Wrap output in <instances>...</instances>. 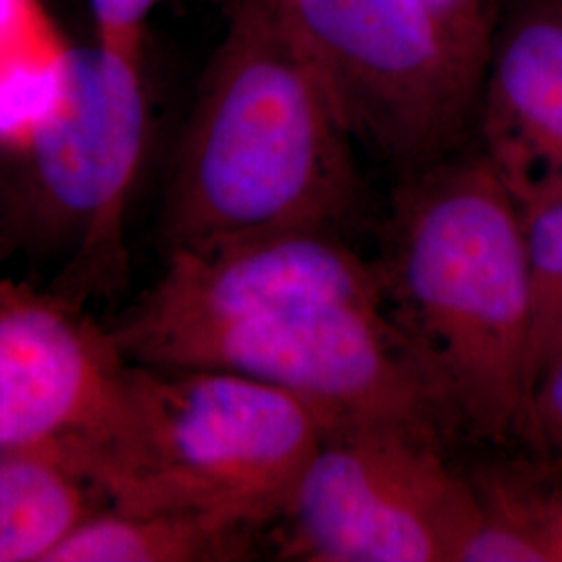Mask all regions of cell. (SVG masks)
Listing matches in <instances>:
<instances>
[{"label": "cell", "instance_id": "e0dca14e", "mask_svg": "<svg viewBox=\"0 0 562 562\" xmlns=\"http://www.w3.org/2000/svg\"><path fill=\"white\" fill-rule=\"evenodd\" d=\"M161 0H88L97 41L120 48H144L146 23Z\"/></svg>", "mask_w": 562, "mask_h": 562}, {"label": "cell", "instance_id": "8992f818", "mask_svg": "<svg viewBox=\"0 0 562 562\" xmlns=\"http://www.w3.org/2000/svg\"><path fill=\"white\" fill-rule=\"evenodd\" d=\"M357 144L402 173L467 148L483 71L422 0H276Z\"/></svg>", "mask_w": 562, "mask_h": 562}, {"label": "cell", "instance_id": "30bf717a", "mask_svg": "<svg viewBox=\"0 0 562 562\" xmlns=\"http://www.w3.org/2000/svg\"><path fill=\"white\" fill-rule=\"evenodd\" d=\"M475 148L521 213L562 201V4L506 0L483 67Z\"/></svg>", "mask_w": 562, "mask_h": 562}, {"label": "cell", "instance_id": "ba28073f", "mask_svg": "<svg viewBox=\"0 0 562 562\" xmlns=\"http://www.w3.org/2000/svg\"><path fill=\"white\" fill-rule=\"evenodd\" d=\"M383 306L378 262L327 227H269L165 250L157 281L111 327L134 341L313 302Z\"/></svg>", "mask_w": 562, "mask_h": 562}, {"label": "cell", "instance_id": "3957f363", "mask_svg": "<svg viewBox=\"0 0 562 562\" xmlns=\"http://www.w3.org/2000/svg\"><path fill=\"white\" fill-rule=\"evenodd\" d=\"M329 423L276 385L211 367L125 362L76 436L104 506L276 525Z\"/></svg>", "mask_w": 562, "mask_h": 562}, {"label": "cell", "instance_id": "5b68a950", "mask_svg": "<svg viewBox=\"0 0 562 562\" xmlns=\"http://www.w3.org/2000/svg\"><path fill=\"white\" fill-rule=\"evenodd\" d=\"M127 361L211 367L276 385L329 427L401 423L440 436L454 417L383 306L313 302L204 323L125 346Z\"/></svg>", "mask_w": 562, "mask_h": 562}, {"label": "cell", "instance_id": "ac0fdd59", "mask_svg": "<svg viewBox=\"0 0 562 562\" xmlns=\"http://www.w3.org/2000/svg\"><path fill=\"white\" fill-rule=\"evenodd\" d=\"M543 542L548 562H562V487L550 485L543 504Z\"/></svg>", "mask_w": 562, "mask_h": 562}, {"label": "cell", "instance_id": "d6986e66", "mask_svg": "<svg viewBox=\"0 0 562 562\" xmlns=\"http://www.w3.org/2000/svg\"><path fill=\"white\" fill-rule=\"evenodd\" d=\"M559 2H561V4H562V0H559Z\"/></svg>", "mask_w": 562, "mask_h": 562}, {"label": "cell", "instance_id": "7a4b0ae2", "mask_svg": "<svg viewBox=\"0 0 562 562\" xmlns=\"http://www.w3.org/2000/svg\"><path fill=\"white\" fill-rule=\"evenodd\" d=\"M383 311L454 422L521 438L529 280L521 209L475 146L402 173L378 261Z\"/></svg>", "mask_w": 562, "mask_h": 562}, {"label": "cell", "instance_id": "2e32d148", "mask_svg": "<svg viewBox=\"0 0 562 562\" xmlns=\"http://www.w3.org/2000/svg\"><path fill=\"white\" fill-rule=\"evenodd\" d=\"M521 438H527L543 454L562 459V355L531 385Z\"/></svg>", "mask_w": 562, "mask_h": 562}, {"label": "cell", "instance_id": "4fadbf2b", "mask_svg": "<svg viewBox=\"0 0 562 562\" xmlns=\"http://www.w3.org/2000/svg\"><path fill=\"white\" fill-rule=\"evenodd\" d=\"M471 483L480 503V525L462 562H548L543 504L550 485L515 467L483 469Z\"/></svg>", "mask_w": 562, "mask_h": 562}, {"label": "cell", "instance_id": "5bb4252c", "mask_svg": "<svg viewBox=\"0 0 562 562\" xmlns=\"http://www.w3.org/2000/svg\"><path fill=\"white\" fill-rule=\"evenodd\" d=\"M529 280V392L562 355V201L522 213Z\"/></svg>", "mask_w": 562, "mask_h": 562}, {"label": "cell", "instance_id": "9a60e30c", "mask_svg": "<svg viewBox=\"0 0 562 562\" xmlns=\"http://www.w3.org/2000/svg\"><path fill=\"white\" fill-rule=\"evenodd\" d=\"M443 32L483 71L506 0H422Z\"/></svg>", "mask_w": 562, "mask_h": 562}, {"label": "cell", "instance_id": "277c9868", "mask_svg": "<svg viewBox=\"0 0 562 562\" xmlns=\"http://www.w3.org/2000/svg\"><path fill=\"white\" fill-rule=\"evenodd\" d=\"M144 48L97 41L60 53L48 102L7 181V227L57 262L71 301L109 296L127 278V213L150 136Z\"/></svg>", "mask_w": 562, "mask_h": 562}, {"label": "cell", "instance_id": "8fae6325", "mask_svg": "<svg viewBox=\"0 0 562 562\" xmlns=\"http://www.w3.org/2000/svg\"><path fill=\"white\" fill-rule=\"evenodd\" d=\"M104 506L76 436L0 448V562H50Z\"/></svg>", "mask_w": 562, "mask_h": 562}, {"label": "cell", "instance_id": "9c48e42d", "mask_svg": "<svg viewBox=\"0 0 562 562\" xmlns=\"http://www.w3.org/2000/svg\"><path fill=\"white\" fill-rule=\"evenodd\" d=\"M127 359L111 327L55 288L0 278V448L80 436Z\"/></svg>", "mask_w": 562, "mask_h": 562}, {"label": "cell", "instance_id": "52a82bcc", "mask_svg": "<svg viewBox=\"0 0 562 562\" xmlns=\"http://www.w3.org/2000/svg\"><path fill=\"white\" fill-rule=\"evenodd\" d=\"M276 525L280 561L462 562L480 503L440 436L346 423L325 431Z\"/></svg>", "mask_w": 562, "mask_h": 562}, {"label": "cell", "instance_id": "7c38bea8", "mask_svg": "<svg viewBox=\"0 0 562 562\" xmlns=\"http://www.w3.org/2000/svg\"><path fill=\"white\" fill-rule=\"evenodd\" d=\"M257 529L204 515L102 506L50 562H223L255 557Z\"/></svg>", "mask_w": 562, "mask_h": 562}, {"label": "cell", "instance_id": "6da1fadb", "mask_svg": "<svg viewBox=\"0 0 562 562\" xmlns=\"http://www.w3.org/2000/svg\"><path fill=\"white\" fill-rule=\"evenodd\" d=\"M355 138L276 0H232L162 199L165 250L269 227L340 229Z\"/></svg>", "mask_w": 562, "mask_h": 562}]
</instances>
